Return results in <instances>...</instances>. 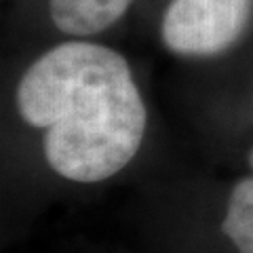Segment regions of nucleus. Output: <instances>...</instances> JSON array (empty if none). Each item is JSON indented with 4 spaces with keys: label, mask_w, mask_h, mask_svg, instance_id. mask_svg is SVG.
<instances>
[{
    "label": "nucleus",
    "mask_w": 253,
    "mask_h": 253,
    "mask_svg": "<svg viewBox=\"0 0 253 253\" xmlns=\"http://www.w3.org/2000/svg\"><path fill=\"white\" fill-rule=\"evenodd\" d=\"M17 108L44 129V156L59 177L99 184L129 165L146 133V106L129 63L108 46L72 41L21 76Z\"/></svg>",
    "instance_id": "1"
},
{
    "label": "nucleus",
    "mask_w": 253,
    "mask_h": 253,
    "mask_svg": "<svg viewBox=\"0 0 253 253\" xmlns=\"http://www.w3.org/2000/svg\"><path fill=\"white\" fill-rule=\"evenodd\" d=\"M251 0H173L163 17V42L177 55L226 51L247 26Z\"/></svg>",
    "instance_id": "2"
},
{
    "label": "nucleus",
    "mask_w": 253,
    "mask_h": 253,
    "mask_svg": "<svg viewBox=\"0 0 253 253\" xmlns=\"http://www.w3.org/2000/svg\"><path fill=\"white\" fill-rule=\"evenodd\" d=\"M133 0H49L51 19L61 32L89 36L110 28Z\"/></svg>",
    "instance_id": "3"
},
{
    "label": "nucleus",
    "mask_w": 253,
    "mask_h": 253,
    "mask_svg": "<svg viewBox=\"0 0 253 253\" xmlns=\"http://www.w3.org/2000/svg\"><path fill=\"white\" fill-rule=\"evenodd\" d=\"M221 230L239 253H253V175L239 179L230 190Z\"/></svg>",
    "instance_id": "4"
},
{
    "label": "nucleus",
    "mask_w": 253,
    "mask_h": 253,
    "mask_svg": "<svg viewBox=\"0 0 253 253\" xmlns=\"http://www.w3.org/2000/svg\"><path fill=\"white\" fill-rule=\"evenodd\" d=\"M249 165H251V169H253V150L249 152Z\"/></svg>",
    "instance_id": "5"
}]
</instances>
